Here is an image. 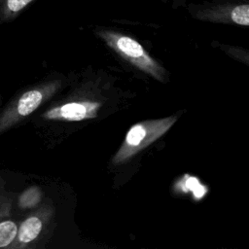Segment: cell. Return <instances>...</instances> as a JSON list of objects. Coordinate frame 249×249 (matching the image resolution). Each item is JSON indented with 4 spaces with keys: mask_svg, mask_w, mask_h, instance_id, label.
<instances>
[{
    "mask_svg": "<svg viewBox=\"0 0 249 249\" xmlns=\"http://www.w3.org/2000/svg\"><path fill=\"white\" fill-rule=\"evenodd\" d=\"M177 119V116H168L134 124L126 132L121 147L113 157V164L120 165L127 161L137 153L157 141L171 128Z\"/></svg>",
    "mask_w": 249,
    "mask_h": 249,
    "instance_id": "obj_1",
    "label": "cell"
},
{
    "mask_svg": "<svg viewBox=\"0 0 249 249\" xmlns=\"http://www.w3.org/2000/svg\"><path fill=\"white\" fill-rule=\"evenodd\" d=\"M98 34L112 50L130 64L161 83L167 81L165 69L136 40L111 30H102Z\"/></svg>",
    "mask_w": 249,
    "mask_h": 249,
    "instance_id": "obj_2",
    "label": "cell"
},
{
    "mask_svg": "<svg viewBox=\"0 0 249 249\" xmlns=\"http://www.w3.org/2000/svg\"><path fill=\"white\" fill-rule=\"evenodd\" d=\"M59 80L50 81L33 87L11 101L0 115V134L18 124L37 110L60 88Z\"/></svg>",
    "mask_w": 249,
    "mask_h": 249,
    "instance_id": "obj_3",
    "label": "cell"
},
{
    "mask_svg": "<svg viewBox=\"0 0 249 249\" xmlns=\"http://www.w3.org/2000/svg\"><path fill=\"white\" fill-rule=\"evenodd\" d=\"M101 107V103L91 100H81L64 103L51 108L43 114L46 120H57L67 122H80L94 119Z\"/></svg>",
    "mask_w": 249,
    "mask_h": 249,
    "instance_id": "obj_4",
    "label": "cell"
},
{
    "mask_svg": "<svg viewBox=\"0 0 249 249\" xmlns=\"http://www.w3.org/2000/svg\"><path fill=\"white\" fill-rule=\"evenodd\" d=\"M50 213L51 211L47 207H43L27 216L18 226L17 237L10 248H25L30 243L34 242L41 234L45 224L50 217Z\"/></svg>",
    "mask_w": 249,
    "mask_h": 249,
    "instance_id": "obj_5",
    "label": "cell"
},
{
    "mask_svg": "<svg viewBox=\"0 0 249 249\" xmlns=\"http://www.w3.org/2000/svg\"><path fill=\"white\" fill-rule=\"evenodd\" d=\"M18 225L10 219L0 220V248H10L18 234Z\"/></svg>",
    "mask_w": 249,
    "mask_h": 249,
    "instance_id": "obj_6",
    "label": "cell"
},
{
    "mask_svg": "<svg viewBox=\"0 0 249 249\" xmlns=\"http://www.w3.org/2000/svg\"><path fill=\"white\" fill-rule=\"evenodd\" d=\"M42 197V193L38 187H30L18 197V205L23 209L32 208L37 205Z\"/></svg>",
    "mask_w": 249,
    "mask_h": 249,
    "instance_id": "obj_7",
    "label": "cell"
},
{
    "mask_svg": "<svg viewBox=\"0 0 249 249\" xmlns=\"http://www.w3.org/2000/svg\"><path fill=\"white\" fill-rule=\"evenodd\" d=\"M231 19L238 25L248 26L249 25V5L243 4L233 8L232 11L231 12Z\"/></svg>",
    "mask_w": 249,
    "mask_h": 249,
    "instance_id": "obj_8",
    "label": "cell"
},
{
    "mask_svg": "<svg viewBox=\"0 0 249 249\" xmlns=\"http://www.w3.org/2000/svg\"><path fill=\"white\" fill-rule=\"evenodd\" d=\"M32 0H8L7 5L12 12H18L24 8Z\"/></svg>",
    "mask_w": 249,
    "mask_h": 249,
    "instance_id": "obj_9",
    "label": "cell"
},
{
    "mask_svg": "<svg viewBox=\"0 0 249 249\" xmlns=\"http://www.w3.org/2000/svg\"><path fill=\"white\" fill-rule=\"evenodd\" d=\"M9 199L6 196L0 194V213H5L6 208L9 207Z\"/></svg>",
    "mask_w": 249,
    "mask_h": 249,
    "instance_id": "obj_10",
    "label": "cell"
},
{
    "mask_svg": "<svg viewBox=\"0 0 249 249\" xmlns=\"http://www.w3.org/2000/svg\"><path fill=\"white\" fill-rule=\"evenodd\" d=\"M5 189V181L4 179L0 176V191H4Z\"/></svg>",
    "mask_w": 249,
    "mask_h": 249,
    "instance_id": "obj_11",
    "label": "cell"
}]
</instances>
